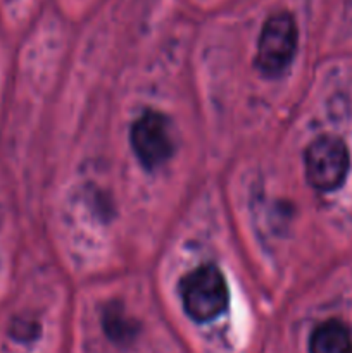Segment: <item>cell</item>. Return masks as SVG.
<instances>
[{"label":"cell","instance_id":"6da1fadb","mask_svg":"<svg viewBox=\"0 0 352 353\" xmlns=\"http://www.w3.org/2000/svg\"><path fill=\"white\" fill-rule=\"evenodd\" d=\"M183 309L195 323H209L228 309L230 293L224 276L213 264L200 265L179 281Z\"/></svg>","mask_w":352,"mask_h":353},{"label":"cell","instance_id":"7a4b0ae2","mask_svg":"<svg viewBox=\"0 0 352 353\" xmlns=\"http://www.w3.org/2000/svg\"><path fill=\"white\" fill-rule=\"evenodd\" d=\"M297 43H299V28L295 17L286 10L271 14L264 21L259 33L255 68L268 78L283 74L293 61Z\"/></svg>","mask_w":352,"mask_h":353},{"label":"cell","instance_id":"3957f363","mask_svg":"<svg viewBox=\"0 0 352 353\" xmlns=\"http://www.w3.org/2000/svg\"><path fill=\"white\" fill-rule=\"evenodd\" d=\"M306 178L317 192H335L347 178L351 157L344 141L337 137L316 138L304 154Z\"/></svg>","mask_w":352,"mask_h":353},{"label":"cell","instance_id":"277c9868","mask_svg":"<svg viewBox=\"0 0 352 353\" xmlns=\"http://www.w3.org/2000/svg\"><path fill=\"white\" fill-rule=\"evenodd\" d=\"M130 141L138 161L150 171L166 164L175 152L169 119L155 110H147L135 121Z\"/></svg>","mask_w":352,"mask_h":353},{"label":"cell","instance_id":"5b68a950","mask_svg":"<svg viewBox=\"0 0 352 353\" xmlns=\"http://www.w3.org/2000/svg\"><path fill=\"white\" fill-rule=\"evenodd\" d=\"M311 353H352V336L340 321H324L313 331L309 340Z\"/></svg>","mask_w":352,"mask_h":353},{"label":"cell","instance_id":"8992f818","mask_svg":"<svg viewBox=\"0 0 352 353\" xmlns=\"http://www.w3.org/2000/svg\"><path fill=\"white\" fill-rule=\"evenodd\" d=\"M102 327L113 343L119 347L133 343L137 338V323L124 312V307L119 302L107 303L102 312Z\"/></svg>","mask_w":352,"mask_h":353},{"label":"cell","instance_id":"52a82bcc","mask_svg":"<svg viewBox=\"0 0 352 353\" xmlns=\"http://www.w3.org/2000/svg\"><path fill=\"white\" fill-rule=\"evenodd\" d=\"M38 331H40L38 324L35 323V321L28 319V317H16L9 327V334L17 341L35 340L38 334Z\"/></svg>","mask_w":352,"mask_h":353}]
</instances>
